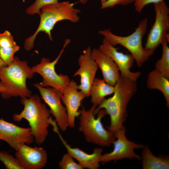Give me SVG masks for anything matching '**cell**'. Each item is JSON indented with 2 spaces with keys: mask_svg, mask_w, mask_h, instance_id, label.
Returning <instances> with one entry per match:
<instances>
[{
  "mask_svg": "<svg viewBox=\"0 0 169 169\" xmlns=\"http://www.w3.org/2000/svg\"><path fill=\"white\" fill-rule=\"evenodd\" d=\"M136 82L120 74L115 86V90L113 95L105 98L95 110V115L99 110L103 109L109 115L110 124L107 127L114 135L125 127L123 123L127 115L128 105L137 90Z\"/></svg>",
  "mask_w": 169,
  "mask_h": 169,
  "instance_id": "6da1fadb",
  "label": "cell"
},
{
  "mask_svg": "<svg viewBox=\"0 0 169 169\" xmlns=\"http://www.w3.org/2000/svg\"><path fill=\"white\" fill-rule=\"evenodd\" d=\"M21 103L24 106L23 109L20 113L14 114L13 119L17 122L23 119L27 120L34 141L37 145H40L48 135V128L52 120L50 110L42 102L37 94L29 98H21Z\"/></svg>",
  "mask_w": 169,
  "mask_h": 169,
  "instance_id": "7a4b0ae2",
  "label": "cell"
},
{
  "mask_svg": "<svg viewBox=\"0 0 169 169\" xmlns=\"http://www.w3.org/2000/svg\"><path fill=\"white\" fill-rule=\"evenodd\" d=\"M74 3L66 1L49 4L43 7L41 9V14L39 25L36 31L25 40L24 47L27 51H30L34 47V42L38 33L44 32L53 41L51 31L55 24L59 22L67 20L73 23H77L80 19L78 13L80 10L74 7Z\"/></svg>",
  "mask_w": 169,
  "mask_h": 169,
  "instance_id": "3957f363",
  "label": "cell"
},
{
  "mask_svg": "<svg viewBox=\"0 0 169 169\" xmlns=\"http://www.w3.org/2000/svg\"><path fill=\"white\" fill-rule=\"evenodd\" d=\"M35 73L26 61H21L14 57L11 64L0 67V80L5 89V92L1 94L4 99L12 97L29 98L32 91L27 86V79L32 78Z\"/></svg>",
  "mask_w": 169,
  "mask_h": 169,
  "instance_id": "277c9868",
  "label": "cell"
},
{
  "mask_svg": "<svg viewBox=\"0 0 169 169\" xmlns=\"http://www.w3.org/2000/svg\"><path fill=\"white\" fill-rule=\"evenodd\" d=\"M96 107L92 105L86 110L81 106L79 110V131L82 132L85 141L102 146H109L113 144L116 139L115 135L104 127L101 119L106 115L104 109L99 110L95 118L94 113Z\"/></svg>",
  "mask_w": 169,
  "mask_h": 169,
  "instance_id": "5b68a950",
  "label": "cell"
},
{
  "mask_svg": "<svg viewBox=\"0 0 169 169\" xmlns=\"http://www.w3.org/2000/svg\"><path fill=\"white\" fill-rule=\"evenodd\" d=\"M147 24V18L143 19L140 22L135 31L126 36L115 34L110 29L100 30L99 33L113 46L120 44L126 49L132 56L137 66L141 67L154 52L146 49L142 46V40L146 33Z\"/></svg>",
  "mask_w": 169,
  "mask_h": 169,
  "instance_id": "8992f818",
  "label": "cell"
},
{
  "mask_svg": "<svg viewBox=\"0 0 169 169\" xmlns=\"http://www.w3.org/2000/svg\"><path fill=\"white\" fill-rule=\"evenodd\" d=\"M70 41L69 38L65 40L62 49L54 61L50 62L49 59L43 58L39 63L31 68L35 73L38 74L42 77V82L38 83L40 86L43 87L50 86L63 91L69 83L70 81L69 77L62 74H58L55 68L65 48Z\"/></svg>",
  "mask_w": 169,
  "mask_h": 169,
  "instance_id": "52a82bcc",
  "label": "cell"
},
{
  "mask_svg": "<svg viewBox=\"0 0 169 169\" xmlns=\"http://www.w3.org/2000/svg\"><path fill=\"white\" fill-rule=\"evenodd\" d=\"M154 23L147 35L144 48L155 51L161 44L169 30V8L163 0L154 4Z\"/></svg>",
  "mask_w": 169,
  "mask_h": 169,
  "instance_id": "ba28073f",
  "label": "cell"
},
{
  "mask_svg": "<svg viewBox=\"0 0 169 169\" xmlns=\"http://www.w3.org/2000/svg\"><path fill=\"white\" fill-rule=\"evenodd\" d=\"M34 85L39 91L41 97L50 108L51 114L55 118V121L59 128L65 131L69 127L66 109L62 104L61 97L63 91L52 87H43L38 83Z\"/></svg>",
  "mask_w": 169,
  "mask_h": 169,
  "instance_id": "9c48e42d",
  "label": "cell"
},
{
  "mask_svg": "<svg viewBox=\"0 0 169 169\" xmlns=\"http://www.w3.org/2000/svg\"><path fill=\"white\" fill-rule=\"evenodd\" d=\"M125 133L124 127L115 134L116 139L113 143L114 149L111 152L102 154L100 159L102 164L124 158L141 159V157L135 153L134 150L142 148L144 145L130 141L127 138Z\"/></svg>",
  "mask_w": 169,
  "mask_h": 169,
  "instance_id": "30bf717a",
  "label": "cell"
},
{
  "mask_svg": "<svg viewBox=\"0 0 169 169\" xmlns=\"http://www.w3.org/2000/svg\"><path fill=\"white\" fill-rule=\"evenodd\" d=\"M0 140L16 151L23 144L30 145L34 141L29 127L23 128L0 118Z\"/></svg>",
  "mask_w": 169,
  "mask_h": 169,
  "instance_id": "8fae6325",
  "label": "cell"
},
{
  "mask_svg": "<svg viewBox=\"0 0 169 169\" xmlns=\"http://www.w3.org/2000/svg\"><path fill=\"white\" fill-rule=\"evenodd\" d=\"M91 52L90 46L83 51V54L78 59L79 68L74 74V76H80V84L78 85V89L86 97L90 96L91 87L98 68L91 56Z\"/></svg>",
  "mask_w": 169,
  "mask_h": 169,
  "instance_id": "7c38bea8",
  "label": "cell"
},
{
  "mask_svg": "<svg viewBox=\"0 0 169 169\" xmlns=\"http://www.w3.org/2000/svg\"><path fill=\"white\" fill-rule=\"evenodd\" d=\"M99 49L112 59L118 66L121 74L136 82L141 74L140 72H132L131 71L134 61L131 54H125L119 52L117 48L105 38H104Z\"/></svg>",
  "mask_w": 169,
  "mask_h": 169,
  "instance_id": "4fadbf2b",
  "label": "cell"
},
{
  "mask_svg": "<svg viewBox=\"0 0 169 169\" xmlns=\"http://www.w3.org/2000/svg\"><path fill=\"white\" fill-rule=\"evenodd\" d=\"M15 151V157L23 169H41L47 163V153L42 147L23 144Z\"/></svg>",
  "mask_w": 169,
  "mask_h": 169,
  "instance_id": "5bb4252c",
  "label": "cell"
},
{
  "mask_svg": "<svg viewBox=\"0 0 169 169\" xmlns=\"http://www.w3.org/2000/svg\"><path fill=\"white\" fill-rule=\"evenodd\" d=\"M86 97L84 94L78 91V85L73 80H70L63 90L61 100L65 105L70 128L75 127V119L79 115V108Z\"/></svg>",
  "mask_w": 169,
  "mask_h": 169,
  "instance_id": "9a60e30c",
  "label": "cell"
},
{
  "mask_svg": "<svg viewBox=\"0 0 169 169\" xmlns=\"http://www.w3.org/2000/svg\"><path fill=\"white\" fill-rule=\"evenodd\" d=\"M54 131L58 134L63 144L67 150V152L75 159L82 167L89 169H97L100 166V159L102 156L103 150L101 148L94 149L93 153L88 154L78 148L71 147L61 136L58 128Z\"/></svg>",
  "mask_w": 169,
  "mask_h": 169,
  "instance_id": "2e32d148",
  "label": "cell"
},
{
  "mask_svg": "<svg viewBox=\"0 0 169 169\" xmlns=\"http://www.w3.org/2000/svg\"><path fill=\"white\" fill-rule=\"evenodd\" d=\"M91 54L98 68L101 69L103 79L109 85L115 86L120 75L116 64L110 57L99 49H94L91 51Z\"/></svg>",
  "mask_w": 169,
  "mask_h": 169,
  "instance_id": "e0dca14e",
  "label": "cell"
},
{
  "mask_svg": "<svg viewBox=\"0 0 169 169\" xmlns=\"http://www.w3.org/2000/svg\"><path fill=\"white\" fill-rule=\"evenodd\" d=\"M155 69L149 72L147 75L146 85L151 90H157L163 95L166 105L169 107V80Z\"/></svg>",
  "mask_w": 169,
  "mask_h": 169,
  "instance_id": "ac0fdd59",
  "label": "cell"
},
{
  "mask_svg": "<svg viewBox=\"0 0 169 169\" xmlns=\"http://www.w3.org/2000/svg\"><path fill=\"white\" fill-rule=\"evenodd\" d=\"M115 90V86L109 85L103 79L95 78L90 90L92 105L97 107L106 96L113 94Z\"/></svg>",
  "mask_w": 169,
  "mask_h": 169,
  "instance_id": "d6986e66",
  "label": "cell"
},
{
  "mask_svg": "<svg viewBox=\"0 0 169 169\" xmlns=\"http://www.w3.org/2000/svg\"><path fill=\"white\" fill-rule=\"evenodd\" d=\"M142 148L141 157L143 169L169 168V158L167 156H156L147 146H144Z\"/></svg>",
  "mask_w": 169,
  "mask_h": 169,
  "instance_id": "ffe728a7",
  "label": "cell"
},
{
  "mask_svg": "<svg viewBox=\"0 0 169 169\" xmlns=\"http://www.w3.org/2000/svg\"><path fill=\"white\" fill-rule=\"evenodd\" d=\"M168 42L164 38L161 45L162 54L160 59L155 63V69L165 77L169 79V47Z\"/></svg>",
  "mask_w": 169,
  "mask_h": 169,
  "instance_id": "44dd1931",
  "label": "cell"
},
{
  "mask_svg": "<svg viewBox=\"0 0 169 169\" xmlns=\"http://www.w3.org/2000/svg\"><path fill=\"white\" fill-rule=\"evenodd\" d=\"M0 161L7 169H23L16 157L6 151H0Z\"/></svg>",
  "mask_w": 169,
  "mask_h": 169,
  "instance_id": "7402d4cb",
  "label": "cell"
},
{
  "mask_svg": "<svg viewBox=\"0 0 169 169\" xmlns=\"http://www.w3.org/2000/svg\"><path fill=\"white\" fill-rule=\"evenodd\" d=\"M58 2V0H36L33 4L27 8L26 12L29 15L38 14L40 16L41 14L40 10L43 7Z\"/></svg>",
  "mask_w": 169,
  "mask_h": 169,
  "instance_id": "603a6c76",
  "label": "cell"
},
{
  "mask_svg": "<svg viewBox=\"0 0 169 169\" xmlns=\"http://www.w3.org/2000/svg\"><path fill=\"white\" fill-rule=\"evenodd\" d=\"M74 158L69 153L64 154L59 163L61 169H83L78 163L75 162Z\"/></svg>",
  "mask_w": 169,
  "mask_h": 169,
  "instance_id": "cb8c5ba5",
  "label": "cell"
},
{
  "mask_svg": "<svg viewBox=\"0 0 169 169\" xmlns=\"http://www.w3.org/2000/svg\"><path fill=\"white\" fill-rule=\"evenodd\" d=\"M17 45L14 48H3L0 47V57L7 66L13 62L14 54L19 50Z\"/></svg>",
  "mask_w": 169,
  "mask_h": 169,
  "instance_id": "d4e9b609",
  "label": "cell"
},
{
  "mask_svg": "<svg viewBox=\"0 0 169 169\" xmlns=\"http://www.w3.org/2000/svg\"><path fill=\"white\" fill-rule=\"evenodd\" d=\"M17 46L13 36L8 30L0 33V47L3 48H14Z\"/></svg>",
  "mask_w": 169,
  "mask_h": 169,
  "instance_id": "484cf974",
  "label": "cell"
},
{
  "mask_svg": "<svg viewBox=\"0 0 169 169\" xmlns=\"http://www.w3.org/2000/svg\"><path fill=\"white\" fill-rule=\"evenodd\" d=\"M136 0H106L101 4V8H112L116 5L126 6L134 3Z\"/></svg>",
  "mask_w": 169,
  "mask_h": 169,
  "instance_id": "4316f807",
  "label": "cell"
},
{
  "mask_svg": "<svg viewBox=\"0 0 169 169\" xmlns=\"http://www.w3.org/2000/svg\"><path fill=\"white\" fill-rule=\"evenodd\" d=\"M163 0H136L134 3L136 11L141 13L144 8L146 5L151 3L155 4Z\"/></svg>",
  "mask_w": 169,
  "mask_h": 169,
  "instance_id": "83f0119b",
  "label": "cell"
},
{
  "mask_svg": "<svg viewBox=\"0 0 169 169\" xmlns=\"http://www.w3.org/2000/svg\"><path fill=\"white\" fill-rule=\"evenodd\" d=\"M5 88L3 86L1 82L0 81V94H2L5 92Z\"/></svg>",
  "mask_w": 169,
  "mask_h": 169,
  "instance_id": "f1b7e54d",
  "label": "cell"
},
{
  "mask_svg": "<svg viewBox=\"0 0 169 169\" xmlns=\"http://www.w3.org/2000/svg\"><path fill=\"white\" fill-rule=\"evenodd\" d=\"M101 4L105 3L106 0H100ZM88 0H80L79 2L82 4H85L88 1Z\"/></svg>",
  "mask_w": 169,
  "mask_h": 169,
  "instance_id": "f546056e",
  "label": "cell"
},
{
  "mask_svg": "<svg viewBox=\"0 0 169 169\" xmlns=\"http://www.w3.org/2000/svg\"><path fill=\"white\" fill-rule=\"evenodd\" d=\"M6 66H7L6 65L0 57V67Z\"/></svg>",
  "mask_w": 169,
  "mask_h": 169,
  "instance_id": "4dcf8cb0",
  "label": "cell"
}]
</instances>
